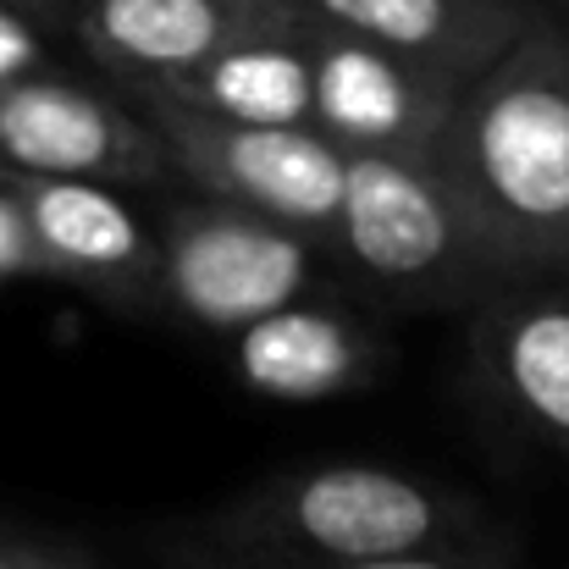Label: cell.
Segmentation results:
<instances>
[{"instance_id":"52a82bcc","label":"cell","mask_w":569,"mask_h":569,"mask_svg":"<svg viewBox=\"0 0 569 569\" xmlns=\"http://www.w3.org/2000/svg\"><path fill=\"white\" fill-rule=\"evenodd\" d=\"M39 271L117 310H156V221L117 183L0 172Z\"/></svg>"},{"instance_id":"30bf717a","label":"cell","mask_w":569,"mask_h":569,"mask_svg":"<svg viewBox=\"0 0 569 569\" xmlns=\"http://www.w3.org/2000/svg\"><path fill=\"white\" fill-rule=\"evenodd\" d=\"M470 355L487 392L569 453V271L509 277L481 293Z\"/></svg>"},{"instance_id":"5bb4252c","label":"cell","mask_w":569,"mask_h":569,"mask_svg":"<svg viewBox=\"0 0 569 569\" xmlns=\"http://www.w3.org/2000/svg\"><path fill=\"white\" fill-rule=\"evenodd\" d=\"M56 39H67V33H56L50 22H39V17H28L17 6H0V83L6 78H22V72H56V67H67L56 56Z\"/></svg>"},{"instance_id":"e0dca14e","label":"cell","mask_w":569,"mask_h":569,"mask_svg":"<svg viewBox=\"0 0 569 569\" xmlns=\"http://www.w3.org/2000/svg\"><path fill=\"white\" fill-rule=\"evenodd\" d=\"M6 277H44V271H39V254H33V243H28L11 199L0 193V282Z\"/></svg>"},{"instance_id":"ba28073f","label":"cell","mask_w":569,"mask_h":569,"mask_svg":"<svg viewBox=\"0 0 569 569\" xmlns=\"http://www.w3.org/2000/svg\"><path fill=\"white\" fill-rule=\"evenodd\" d=\"M305 50H310V128L338 150L426 156L437 122L448 117L465 83L415 67L338 22H321L316 11L305 28Z\"/></svg>"},{"instance_id":"6da1fadb","label":"cell","mask_w":569,"mask_h":569,"mask_svg":"<svg viewBox=\"0 0 569 569\" xmlns=\"http://www.w3.org/2000/svg\"><path fill=\"white\" fill-rule=\"evenodd\" d=\"M503 277L569 271V11L470 72L426 144Z\"/></svg>"},{"instance_id":"5b68a950","label":"cell","mask_w":569,"mask_h":569,"mask_svg":"<svg viewBox=\"0 0 569 569\" xmlns=\"http://www.w3.org/2000/svg\"><path fill=\"white\" fill-rule=\"evenodd\" d=\"M122 94V89H117ZM172 150L189 189L238 199L260 216H277L316 243L327 238L338 199H343V167L349 156L321 139L316 128H260V122H221L167 94L128 89L122 94Z\"/></svg>"},{"instance_id":"ac0fdd59","label":"cell","mask_w":569,"mask_h":569,"mask_svg":"<svg viewBox=\"0 0 569 569\" xmlns=\"http://www.w3.org/2000/svg\"><path fill=\"white\" fill-rule=\"evenodd\" d=\"M0 6H17V11H28V17L50 22L56 33H67V11H72V0H0ZM67 39H72V33H67Z\"/></svg>"},{"instance_id":"3957f363","label":"cell","mask_w":569,"mask_h":569,"mask_svg":"<svg viewBox=\"0 0 569 569\" xmlns=\"http://www.w3.org/2000/svg\"><path fill=\"white\" fill-rule=\"evenodd\" d=\"M343 199L321 238L327 266L381 305H470L509 282L426 156L343 150Z\"/></svg>"},{"instance_id":"8992f818","label":"cell","mask_w":569,"mask_h":569,"mask_svg":"<svg viewBox=\"0 0 569 569\" xmlns=\"http://www.w3.org/2000/svg\"><path fill=\"white\" fill-rule=\"evenodd\" d=\"M0 172L89 178L117 189H178L183 172L161 133L100 78L72 67L0 83Z\"/></svg>"},{"instance_id":"7a4b0ae2","label":"cell","mask_w":569,"mask_h":569,"mask_svg":"<svg viewBox=\"0 0 569 569\" xmlns=\"http://www.w3.org/2000/svg\"><path fill=\"white\" fill-rule=\"evenodd\" d=\"M470 509L387 465H316L271 476L199 520L189 569H321L453 542Z\"/></svg>"},{"instance_id":"4fadbf2b","label":"cell","mask_w":569,"mask_h":569,"mask_svg":"<svg viewBox=\"0 0 569 569\" xmlns=\"http://www.w3.org/2000/svg\"><path fill=\"white\" fill-rule=\"evenodd\" d=\"M305 22L238 39L199 67L161 78V83H128L144 94H167L178 106H193L221 122H260V128H310V50H305ZM122 89V94H128Z\"/></svg>"},{"instance_id":"d6986e66","label":"cell","mask_w":569,"mask_h":569,"mask_svg":"<svg viewBox=\"0 0 569 569\" xmlns=\"http://www.w3.org/2000/svg\"><path fill=\"white\" fill-rule=\"evenodd\" d=\"M559 6H569V0H559Z\"/></svg>"},{"instance_id":"2e32d148","label":"cell","mask_w":569,"mask_h":569,"mask_svg":"<svg viewBox=\"0 0 569 569\" xmlns=\"http://www.w3.org/2000/svg\"><path fill=\"white\" fill-rule=\"evenodd\" d=\"M0 569H94V559L78 553V548H67V542L0 531Z\"/></svg>"},{"instance_id":"ffe728a7","label":"cell","mask_w":569,"mask_h":569,"mask_svg":"<svg viewBox=\"0 0 569 569\" xmlns=\"http://www.w3.org/2000/svg\"><path fill=\"white\" fill-rule=\"evenodd\" d=\"M565 11H569V6H565Z\"/></svg>"},{"instance_id":"8fae6325","label":"cell","mask_w":569,"mask_h":569,"mask_svg":"<svg viewBox=\"0 0 569 569\" xmlns=\"http://www.w3.org/2000/svg\"><path fill=\"white\" fill-rule=\"evenodd\" d=\"M227 338H232L238 381L260 398H288V403L355 392L381 366L377 332L366 321H355L349 310L321 305L316 293L293 299L282 310H266Z\"/></svg>"},{"instance_id":"277c9868","label":"cell","mask_w":569,"mask_h":569,"mask_svg":"<svg viewBox=\"0 0 569 569\" xmlns=\"http://www.w3.org/2000/svg\"><path fill=\"white\" fill-rule=\"evenodd\" d=\"M327 277V249L238 199L178 193L156 216V310H172L204 332H238L243 321L310 299Z\"/></svg>"},{"instance_id":"9a60e30c","label":"cell","mask_w":569,"mask_h":569,"mask_svg":"<svg viewBox=\"0 0 569 569\" xmlns=\"http://www.w3.org/2000/svg\"><path fill=\"white\" fill-rule=\"evenodd\" d=\"M321 569H509V559L453 537V542H431V548H409V553H381V559H355V565H321Z\"/></svg>"},{"instance_id":"9c48e42d","label":"cell","mask_w":569,"mask_h":569,"mask_svg":"<svg viewBox=\"0 0 569 569\" xmlns=\"http://www.w3.org/2000/svg\"><path fill=\"white\" fill-rule=\"evenodd\" d=\"M305 0H72L67 33L111 83H161L204 56L305 22Z\"/></svg>"},{"instance_id":"7c38bea8","label":"cell","mask_w":569,"mask_h":569,"mask_svg":"<svg viewBox=\"0 0 569 569\" xmlns=\"http://www.w3.org/2000/svg\"><path fill=\"white\" fill-rule=\"evenodd\" d=\"M553 6L559 0H305V11H316L321 22H338L448 78L481 72Z\"/></svg>"}]
</instances>
